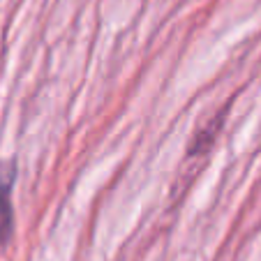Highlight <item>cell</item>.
<instances>
[{
  "mask_svg": "<svg viewBox=\"0 0 261 261\" xmlns=\"http://www.w3.org/2000/svg\"><path fill=\"white\" fill-rule=\"evenodd\" d=\"M12 182H14V167H0V245H5L12 236Z\"/></svg>",
  "mask_w": 261,
  "mask_h": 261,
  "instance_id": "cell-1",
  "label": "cell"
}]
</instances>
